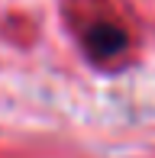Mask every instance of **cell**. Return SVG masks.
<instances>
[{
	"instance_id": "cell-1",
	"label": "cell",
	"mask_w": 155,
	"mask_h": 158,
	"mask_svg": "<svg viewBox=\"0 0 155 158\" xmlns=\"http://www.w3.org/2000/svg\"><path fill=\"white\" fill-rule=\"evenodd\" d=\"M87 45H90V52H103V55H113L123 48V32H116V29H110V26H103L97 35H90L87 39Z\"/></svg>"
}]
</instances>
